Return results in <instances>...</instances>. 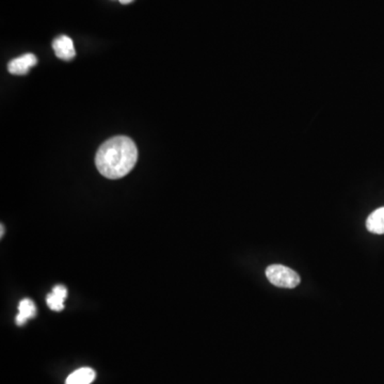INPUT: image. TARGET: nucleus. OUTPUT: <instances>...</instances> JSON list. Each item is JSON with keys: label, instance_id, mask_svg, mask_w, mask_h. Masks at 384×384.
Listing matches in <instances>:
<instances>
[{"label": "nucleus", "instance_id": "11", "mask_svg": "<svg viewBox=\"0 0 384 384\" xmlns=\"http://www.w3.org/2000/svg\"><path fill=\"white\" fill-rule=\"evenodd\" d=\"M122 5H128V4L133 3V0H119Z\"/></svg>", "mask_w": 384, "mask_h": 384}, {"label": "nucleus", "instance_id": "2", "mask_svg": "<svg viewBox=\"0 0 384 384\" xmlns=\"http://www.w3.org/2000/svg\"><path fill=\"white\" fill-rule=\"evenodd\" d=\"M266 277L271 284L281 289H295L301 282L299 274L283 265H271L266 269Z\"/></svg>", "mask_w": 384, "mask_h": 384}, {"label": "nucleus", "instance_id": "7", "mask_svg": "<svg viewBox=\"0 0 384 384\" xmlns=\"http://www.w3.org/2000/svg\"><path fill=\"white\" fill-rule=\"evenodd\" d=\"M18 312L22 317L26 318L27 320L30 318H34L37 314V307L34 303H32V300L24 299L20 301L18 305Z\"/></svg>", "mask_w": 384, "mask_h": 384}, {"label": "nucleus", "instance_id": "6", "mask_svg": "<svg viewBox=\"0 0 384 384\" xmlns=\"http://www.w3.org/2000/svg\"><path fill=\"white\" fill-rule=\"evenodd\" d=\"M366 227L371 233L384 234V207L378 208L367 218Z\"/></svg>", "mask_w": 384, "mask_h": 384}, {"label": "nucleus", "instance_id": "8", "mask_svg": "<svg viewBox=\"0 0 384 384\" xmlns=\"http://www.w3.org/2000/svg\"><path fill=\"white\" fill-rule=\"evenodd\" d=\"M65 300L56 293H51V295L47 296V305L53 311L60 312L65 309Z\"/></svg>", "mask_w": 384, "mask_h": 384}, {"label": "nucleus", "instance_id": "4", "mask_svg": "<svg viewBox=\"0 0 384 384\" xmlns=\"http://www.w3.org/2000/svg\"><path fill=\"white\" fill-rule=\"evenodd\" d=\"M38 63V59L32 53H26L10 61L8 69L13 75H26L32 67Z\"/></svg>", "mask_w": 384, "mask_h": 384}, {"label": "nucleus", "instance_id": "10", "mask_svg": "<svg viewBox=\"0 0 384 384\" xmlns=\"http://www.w3.org/2000/svg\"><path fill=\"white\" fill-rule=\"evenodd\" d=\"M27 322L26 318L22 317V316L20 315V314H18V315L16 316V324H18V326H22V324H24L25 322Z\"/></svg>", "mask_w": 384, "mask_h": 384}, {"label": "nucleus", "instance_id": "5", "mask_svg": "<svg viewBox=\"0 0 384 384\" xmlns=\"http://www.w3.org/2000/svg\"><path fill=\"white\" fill-rule=\"evenodd\" d=\"M95 379V371L89 367L77 369L67 377L65 384H91Z\"/></svg>", "mask_w": 384, "mask_h": 384}, {"label": "nucleus", "instance_id": "3", "mask_svg": "<svg viewBox=\"0 0 384 384\" xmlns=\"http://www.w3.org/2000/svg\"><path fill=\"white\" fill-rule=\"evenodd\" d=\"M53 48L56 56L61 60H72L76 56L73 40L69 37L60 36L55 39L53 42Z\"/></svg>", "mask_w": 384, "mask_h": 384}, {"label": "nucleus", "instance_id": "9", "mask_svg": "<svg viewBox=\"0 0 384 384\" xmlns=\"http://www.w3.org/2000/svg\"><path fill=\"white\" fill-rule=\"evenodd\" d=\"M53 293H56L57 296H59V297L63 298V299H65V298H67V289H65V286H61V285H58V286L53 287Z\"/></svg>", "mask_w": 384, "mask_h": 384}, {"label": "nucleus", "instance_id": "12", "mask_svg": "<svg viewBox=\"0 0 384 384\" xmlns=\"http://www.w3.org/2000/svg\"><path fill=\"white\" fill-rule=\"evenodd\" d=\"M4 232H5V229H4V225H1V232H0V233H1V237L4 236Z\"/></svg>", "mask_w": 384, "mask_h": 384}, {"label": "nucleus", "instance_id": "1", "mask_svg": "<svg viewBox=\"0 0 384 384\" xmlns=\"http://www.w3.org/2000/svg\"><path fill=\"white\" fill-rule=\"evenodd\" d=\"M138 150L125 135H117L102 143L96 153L95 164L100 173L110 180L124 178L135 167Z\"/></svg>", "mask_w": 384, "mask_h": 384}]
</instances>
